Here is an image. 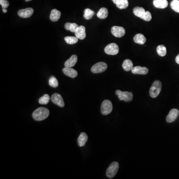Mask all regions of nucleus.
<instances>
[{
	"label": "nucleus",
	"instance_id": "nucleus-31",
	"mask_svg": "<svg viewBox=\"0 0 179 179\" xmlns=\"http://www.w3.org/2000/svg\"><path fill=\"white\" fill-rule=\"evenodd\" d=\"M140 18L144 21L149 22L152 19V16L149 11H146Z\"/></svg>",
	"mask_w": 179,
	"mask_h": 179
},
{
	"label": "nucleus",
	"instance_id": "nucleus-21",
	"mask_svg": "<svg viewBox=\"0 0 179 179\" xmlns=\"http://www.w3.org/2000/svg\"><path fill=\"white\" fill-rule=\"evenodd\" d=\"M133 63L129 59H125L122 64V68L125 71H129L133 68Z\"/></svg>",
	"mask_w": 179,
	"mask_h": 179
},
{
	"label": "nucleus",
	"instance_id": "nucleus-32",
	"mask_svg": "<svg viewBox=\"0 0 179 179\" xmlns=\"http://www.w3.org/2000/svg\"><path fill=\"white\" fill-rule=\"evenodd\" d=\"M0 4L3 8H7L9 6V2L6 0H0Z\"/></svg>",
	"mask_w": 179,
	"mask_h": 179
},
{
	"label": "nucleus",
	"instance_id": "nucleus-2",
	"mask_svg": "<svg viewBox=\"0 0 179 179\" xmlns=\"http://www.w3.org/2000/svg\"><path fill=\"white\" fill-rule=\"evenodd\" d=\"M162 89V83L159 80H156L153 83L151 87L149 93L152 98H155L159 95Z\"/></svg>",
	"mask_w": 179,
	"mask_h": 179
},
{
	"label": "nucleus",
	"instance_id": "nucleus-7",
	"mask_svg": "<svg viewBox=\"0 0 179 179\" xmlns=\"http://www.w3.org/2000/svg\"><path fill=\"white\" fill-rule=\"evenodd\" d=\"M105 52L109 55H116L119 52V46L115 43H110L105 47Z\"/></svg>",
	"mask_w": 179,
	"mask_h": 179
},
{
	"label": "nucleus",
	"instance_id": "nucleus-6",
	"mask_svg": "<svg viewBox=\"0 0 179 179\" xmlns=\"http://www.w3.org/2000/svg\"><path fill=\"white\" fill-rule=\"evenodd\" d=\"M108 68V65L106 63L100 62L93 65L91 68V71L93 73H102L105 71Z\"/></svg>",
	"mask_w": 179,
	"mask_h": 179
},
{
	"label": "nucleus",
	"instance_id": "nucleus-16",
	"mask_svg": "<svg viewBox=\"0 0 179 179\" xmlns=\"http://www.w3.org/2000/svg\"><path fill=\"white\" fill-rule=\"evenodd\" d=\"M153 3L155 7L158 9H165L168 5L167 0H153Z\"/></svg>",
	"mask_w": 179,
	"mask_h": 179
},
{
	"label": "nucleus",
	"instance_id": "nucleus-9",
	"mask_svg": "<svg viewBox=\"0 0 179 179\" xmlns=\"http://www.w3.org/2000/svg\"><path fill=\"white\" fill-rule=\"evenodd\" d=\"M51 100L53 103L58 106L63 108L64 106V103L62 96L58 93L53 94L51 97Z\"/></svg>",
	"mask_w": 179,
	"mask_h": 179
},
{
	"label": "nucleus",
	"instance_id": "nucleus-8",
	"mask_svg": "<svg viewBox=\"0 0 179 179\" xmlns=\"http://www.w3.org/2000/svg\"><path fill=\"white\" fill-rule=\"evenodd\" d=\"M111 32L114 37H121L125 35V30L124 27L119 26H114L111 29Z\"/></svg>",
	"mask_w": 179,
	"mask_h": 179
},
{
	"label": "nucleus",
	"instance_id": "nucleus-10",
	"mask_svg": "<svg viewBox=\"0 0 179 179\" xmlns=\"http://www.w3.org/2000/svg\"><path fill=\"white\" fill-rule=\"evenodd\" d=\"M34 11L32 8H26L25 9H21L18 12V16L22 18H29L33 14Z\"/></svg>",
	"mask_w": 179,
	"mask_h": 179
},
{
	"label": "nucleus",
	"instance_id": "nucleus-15",
	"mask_svg": "<svg viewBox=\"0 0 179 179\" xmlns=\"http://www.w3.org/2000/svg\"><path fill=\"white\" fill-rule=\"evenodd\" d=\"M78 61V57L76 55H73L70 57V58L66 61L64 63V66L66 67H72L74 66L76 63Z\"/></svg>",
	"mask_w": 179,
	"mask_h": 179
},
{
	"label": "nucleus",
	"instance_id": "nucleus-25",
	"mask_svg": "<svg viewBox=\"0 0 179 179\" xmlns=\"http://www.w3.org/2000/svg\"><path fill=\"white\" fill-rule=\"evenodd\" d=\"M157 49V53L160 56L163 57V56L166 55V47L164 45H159L157 46V49Z\"/></svg>",
	"mask_w": 179,
	"mask_h": 179
},
{
	"label": "nucleus",
	"instance_id": "nucleus-20",
	"mask_svg": "<svg viewBox=\"0 0 179 179\" xmlns=\"http://www.w3.org/2000/svg\"><path fill=\"white\" fill-rule=\"evenodd\" d=\"M114 4L119 9H126L129 5L128 0H117Z\"/></svg>",
	"mask_w": 179,
	"mask_h": 179
},
{
	"label": "nucleus",
	"instance_id": "nucleus-33",
	"mask_svg": "<svg viewBox=\"0 0 179 179\" xmlns=\"http://www.w3.org/2000/svg\"><path fill=\"white\" fill-rule=\"evenodd\" d=\"M176 62L177 63L179 64V54L177 56L176 58Z\"/></svg>",
	"mask_w": 179,
	"mask_h": 179
},
{
	"label": "nucleus",
	"instance_id": "nucleus-4",
	"mask_svg": "<svg viewBox=\"0 0 179 179\" xmlns=\"http://www.w3.org/2000/svg\"><path fill=\"white\" fill-rule=\"evenodd\" d=\"M119 168V164L117 162H114L106 170V175L109 179H111L116 176Z\"/></svg>",
	"mask_w": 179,
	"mask_h": 179
},
{
	"label": "nucleus",
	"instance_id": "nucleus-18",
	"mask_svg": "<svg viewBox=\"0 0 179 179\" xmlns=\"http://www.w3.org/2000/svg\"><path fill=\"white\" fill-rule=\"evenodd\" d=\"M61 12L56 10V9H53L51 12L50 15V19L52 22H57L58 21L59 19L60 18Z\"/></svg>",
	"mask_w": 179,
	"mask_h": 179
},
{
	"label": "nucleus",
	"instance_id": "nucleus-13",
	"mask_svg": "<svg viewBox=\"0 0 179 179\" xmlns=\"http://www.w3.org/2000/svg\"><path fill=\"white\" fill-rule=\"evenodd\" d=\"M132 72L134 74L146 75L148 73V69L145 67L137 66L133 67L132 68Z\"/></svg>",
	"mask_w": 179,
	"mask_h": 179
},
{
	"label": "nucleus",
	"instance_id": "nucleus-22",
	"mask_svg": "<svg viewBox=\"0 0 179 179\" xmlns=\"http://www.w3.org/2000/svg\"><path fill=\"white\" fill-rule=\"evenodd\" d=\"M97 16L101 19H105L108 16V10L106 8H101L97 13Z\"/></svg>",
	"mask_w": 179,
	"mask_h": 179
},
{
	"label": "nucleus",
	"instance_id": "nucleus-17",
	"mask_svg": "<svg viewBox=\"0 0 179 179\" xmlns=\"http://www.w3.org/2000/svg\"><path fill=\"white\" fill-rule=\"evenodd\" d=\"M133 40L135 43L141 45H144L146 41V37L141 33H138L135 35Z\"/></svg>",
	"mask_w": 179,
	"mask_h": 179
},
{
	"label": "nucleus",
	"instance_id": "nucleus-3",
	"mask_svg": "<svg viewBox=\"0 0 179 179\" xmlns=\"http://www.w3.org/2000/svg\"><path fill=\"white\" fill-rule=\"evenodd\" d=\"M116 95L118 96L119 100L124 101L125 102H129L132 101L133 99V93L132 92H123L121 91H116Z\"/></svg>",
	"mask_w": 179,
	"mask_h": 179
},
{
	"label": "nucleus",
	"instance_id": "nucleus-23",
	"mask_svg": "<svg viewBox=\"0 0 179 179\" xmlns=\"http://www.w3.org/2000/svg\"><path fill=\"white\" fill-rule=\"evenodd\" d=\"M78 27V24L76 23L67 22L65 24V28L66 30H70V32L74 33Z\"/></svg>",
	"mask_w": 179,
	"mask_h": 179
},
{
	"label": "nucleus",
	"instance_id": "nucleus-12",
	"mask_svg": "<svg viewBox=\"0 0 179 179\" xmlns=\"http://www.w3.org/2000/svg\"><path fill=\"white\" fill-rule=\"evenodd\" d=\"M75 36L78 39L80 40H84L86 37V29L83 25H80L78 27L77 29H76V32H75Z\"/></svg>",
	"mask_w": 179,
	"mask_h": 179
},
{
	"label": "nucleus",
	"instance_id": "nucleus-1",
	"mask_svg": "<svg viewBox=\"0 0 179 179\" xmlns=\"http://www.w3.org/2000/svg\"><path fill=\"white\" fill-rule=\"evenodd\" d=\"M49 111L47 108L40 107L33 111L32 117L35 121H43L47 118L49 116Z\"/></svg>",
	"mask_w": 179,
	"mask_h": 179
},
{
	"label": "nucleus",
	"instance_id": "nucleus-30",
	"mask_svg": "<svg viewBox=\"0 0 179 179\" xmlns=\"http://www.w3.org/2000/svg\"><path fill=\"white\" fill-rule=\"evenodd\" d=\"M171 7L174 11L179 13V0H173L171 3Z\"/></svg>",
	"mask_w": 179,
	"mask_h": 179
},
{
	"label": "nucleus",
	"instance_id": "nucleus-27",
	"mask_svg": "<svg viewBox=\"0 0 179 179\" xmlns=\"http://www.w3.org/2000/svg\"><path fill=\"white\" fill-rule=\"evenodd\" d=\"M66 42L69 45H74L78 42V38L77 37H66L64 38Z\"/></svg>",
	"mask_w": 179,
	"mask_h": 179
},
{
	"label": "nucleus",
	"instance_id": "nucleus-11",
	"mask_svg": "<svg viewBox=\"0 0 179 179\" xmlns=\"http://www.w3.org/2000/svg\"><path fill=\"white\" fill-rule=\"evenodd\" d=\"M179 110L176 109H172L168 116H167L166 121L168 123L173 122L176 120L179 116Z\"/></svg>",
	"mask_w": 179,
	"mask_h": 179
},
{
	"label": "nucleus",
	"instance_id": "nucleus-24",
	"mask_svg": "<svg viewBox=\"0 0 179 179\" xmlns=\"http://www.w3.org/2000/svg\"><path fill=\"white\" fill-rule=\"evenodd\" d=\"M133 13L134 14L139 18H141L145 12V10L144 8L142 7H139V6H136L135 8L133 9Z\"/></svg>",
	"mask_w": 179,
	"mask_h": 179
},
{
	"label": "nucleus",
	"instance_id": "nucleus-35",
	"mask_svg": "<svg viewBox=\"0 0 179 179\" xmlns=\"http://www.w3.org/2000/svg\"><path fill=\"white\" fill-rule=\"evenodd\" d=\"M26 2H29V1H32V0H25Z\"/></svg>",
	"mask_w": 179,
	"mask_h": 179
},
{
	"label": "nucleus",
	"instance_id": "nucleus-19",
	"mask_svg": "<svg viewBox=\"0 0 179 179\" xmlns=\"http://www.w3.org/2000/svg\"><path fill=\"white\" fill-rule=\"evenodd\" d=\"M88 135L85 132H82L78 138V143L80 147L84 146L87 142Z\"/></svg>",
	"mask_w": 179,
	"mask_h": 179
},
{
	"label": "nucleus",
	"instance_id": "nucleus-26",
	"mask_svg": "<svg viewBox=\"0 0 179 179\" xmlns=\"http://www.w3.org/2000/svg\"><path fill=\"white\" fill-rule=\"evenodd\" d=\"M95 14V12L90 9H86L84 11V17L86 19H92L93 16Z\"/></svg>",
	"mask_w": 179,
	"mask_h": 179
},
{
	"label": "nucleus",
	"instance_id": "nucleus-29",
	"mask_svg": "<svg viewBox=\"0 0 179 179\" xmlns=\"http://www.w3.org/2000/svg\"><path fill=\"white\" fill-rule=\"evenodd\" d=\"M49 100H50V97L47 94H45L41 97L38 100V102L41 105H46L48 103Z\"/></svg>",
	"mask_w": 179,
	"mask_h": 179
},
{
	"label": "nucleus",
	"instance_id": "nucleus-28",
	"mask_svg": "<svg viewBox=\"0 0 179 179\" xmlns=\"http://www.w3.org/2000/svg\"><path fill=\"white\" fill-rule=\"evenodd\" d=\"M49 85L51 87L55 88L58 86V81L54 76H51L49 79Z\"/></svg>",
	"mask_w": 179,
	"mask_h": 179
},
{
	"label": "nucleus",
	"instance_id": "nucleus-34",
	"mask_svg": "<svg viewBox=\"0 0 179 179\" xmlns=\"http://www.w3.org/2000/svg\"><path fill=\"white\" fill-rule=\"evenodd\" d=\"M3 11L4 13H6L7 12V10L6 9V8H3Z\"/></svg>",
	"mask_w": 179,
	"mask_h": 179
},
{
	"label": "nucleus",
	"instance_id": "nucleus-14",
	"mask_svg": "<svg viewBox=\"0 0 179 179\" xmlns=\"http://www.w3.org/2000/svg\"><path fill=\"white\" fill-rule=\"evenodd\" d=\"M62 71L64 74L66 76L69 77L70 78H76L78 76V72L71 67H66L64 68L62 70Z\"/></svg>",
	"mask_w": 179,
	"mask_h": 179
},
{
	"label": "nucleus",
	"instance_id": "nucleus-5",
	"mask_svg": "<svg viewBox=\"0 0 179 179\" xmlns=\"http://www.w3.org/2000/svg\"><path fill=\"white\" fill-rule=\"evenodd\" d=\"M113 111V104L109 100H105L101 104V111L103 115H108Z\"/></svg>",
	"mask_w": 179,
	"mask_h": 179
}]
</instances>
